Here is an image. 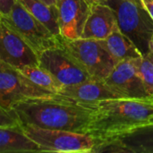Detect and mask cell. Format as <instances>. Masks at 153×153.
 I'll list each match as a JSON object with an SVG mask.
<instances>
[{"label": "cell", "mask_w": 153, "mask_h": 153, "mask_svg": "<svg viewBox=\"0 0 153 153\" xmlns=\"http://www.w3.org/2000/svg\"><path fill=\"white\" fill-rule=\"evenodd\" d=\"M90 120L83 129L96 143L153 122V96L118 98L91 107Z\"/></svg>", "instance_id": "6da1fadb"}, {"label": "cell", "mask_w": 153, "mask_h": 153, "mask_svg": "<svg viewBox=\"0 0 153 153\" xmlns=\"http://www.w3.org/2000/svg\"><path fill=\"white\" fill-rule=\"evenodd\" d=\"M13 108L22 126L32 125L78 133L83 132L92 112L91 108L59 93L24 100L13 105Z\"/></svg>", "instance_id": "7a4b0ae2"}, {"label": "cell", "mask_w": 153, "mask_h": 153, "mask_svg": "<svg viewBox=\"0 0 153 153\" xmlns=\"http://www.w3.org/2000/svg\"><path fill=\"white\" fill-rule=\"evenodd\" d=\"M114 10L117 27L130 39L143 56L152 49L153 18L141 0H103Z\"/></svg>", "instance_id": "3957f363"}, {"label": "cell", "mask_w": 153, "mask_h": 153, "mask_svg": "<svg viewBox=\"0 0 153 153\" xmlns=\"http://www.w3.org/2000/svg\"><path fill=\"white\" fill-rule=\"evenodd\" d=\"M22 130L44 152L93 153L96 146L95 139L83 133L48 129L32 125H23Z\"/></svg>", "instance_id": "277c9868"}, {"label": "cell", "mask_w": 153, "mask_h": 153, "mask_svg": "<svg viewBox=\"0 0 153 153\" xmlns=\"http://www.w3.org/2000/svg\"><path fill=\"white\" fill-rule=\"evenodd\" d=\"M61 42L93 79L105 80L117 64L100 39H62Z\"/></svg>", "instance_id": "5b68a950"}, {"label": "cell", "mask_w": 153, "mask_h": 153, "mask_svg": "<svg viewBox=\"0 0 153 153\" xmlns=\"http://www.w3.org/2000/svg\"><path fill=\"white\" fill-rule=\"evenodd\" d=\"M0 20L16 30L39 55L61 44L62 39L35 18L18 0L11 13L7 17H0Z\"/></svg>", "instance_id": "8992f818"}, {"label": "cell", "mask_w": 153, "mask_h": 153, "mask_svg": "<svg viewBox=\"0 0 153 153\" xmlns=\"http://www.w3.org/2000/svg\"><path fill=\"white\" fill-rule=\"evenodd\" d=\"M41 67L48 70L63 86L93 79L76 58L62 45L50 48L39 55Z\"/></svg>", "instance_id": "52a82bcc"}, {"label": "cell", "mask_w": 153, "mask_h": 153, "mask_svg": "<svg viewBox=\"0 0 153 153\" xmlns=\"http://www.w3.org/2000/svg\"><path fill=\"white\" fill-rule=\"evenodd\" d=\"M54 94L56 93L39 88L19 70L0 61V108H10L24 100Z\"/></svg>", "instance_id": "ba28073f"}, {"label": "cell", "mask_w": 153, "mask_h": 153, "mask_svg": "<svg viewBox=\"0 0 153 153\" xmlns=\"http://www.w3.org/2000/svg\"><path fill=\"white\" fill-rule=\"evenodd\" d=\"M0 61L21 70L39 65V54L13 28L0 20Z\"/></svg>", "instance_id": "9c48e42d"}, {"label": "cell", "mask_w": 153, "mask_h": 153, "mask_svg": "<svg viewBox=\"0 0 153 153\" xmlns=\"http://www.w3.org/2000/svg\"><path fill=\"white\" fill-rule=\"evenodd\" d=\"M153 153V122L96 143L93 153Z\"/></svg>", "instance_id": "30bf717a"}, {"label": "cell", "mask_w": 153, "mask_h": 153, "mask_svg": "<svg viewBox=\"0 0 153 153\" xmlns=\"http://www.w3.org/2000/svg\"><path fill=\"white\" fill-rule=\"evenodd\" d=\"M138 58L118 62L105 82L126 98L150 97L138 74Z\"/></svg>", "instance_id": "8fae6325"}, {"label": "cell", "mask_w": 153, "mask_h": 153, "mask_svg": "<svg viewBox=\"0 0 153 153\" xmlns=\"http://www.w3.org/2000/svg\"><path fill=\"white\" fill-rule=\"evenodd\" d=\"M61 38L76 39L82 37L91 4L86 0H56Z\"/></svg>", "instance_id": "7c38bea8"}, {"label": "cell", "mask_w": 153, "mask_h": 153, "mask_svg": "<svg viewBox=\"0 0 153 153\" xmlns=\"http://www.w3.org/2000/svg\"><path fill=\"white\" fill-rule=\"evenodd\" d=\"M59 94L65 95L88 108L104 100L126 98L108 85L105 80L97 79L64 86L59 91Z\"/></svg>", "instance_id": "4fadbf2b"}, {"label": "cell", "mask_w": 153, "mask_h": 153, "mask_svg": "<svg viewBox=\"0 0 153 153\" xmlns=\"http://www.w3.org/2000/svg\"><path fill=\"white\" fill-rule=\"evenodd\" d=\"M117 28V16L112 7L105 3H96L91 4L81 38L105 39Z\"/></svg>", "instance_id": "5bb4252c"}, {"label": "cell", "mask_w": 153, "mask_h": 153, "mask_svg": "<svg viewBox=\"0 0 153 153\" xmlns=\"http://www.w3.org/2000/svg\"><path fill=\"white\" fill-rule=\"evenodd\" d=\"M44 152L22 128H0V153Z\"/></svg>", "instance_id": "9a60e30c"}, {"label": "cell", "mask_w": 153, "mask_h": 153, "mask_svg": "<svg viewBox=\"0 0 153 153\" xmlns=\"http://www.w3.org/2000/svg\"><path fill=\"white\" fill-rule=\"evenodd\" d=\"M100 40H101L104 47L117 63L126 59L138 58L143 56L134 42L122 33L118 27L108 38Z\"/></svg>", "instance_id": "2e32d148"}, {"label": "cell", "mask_w": 153, "mask_h": 153, "mask_svg": "<svg viewBox=\"0 0 153 153\" xmlns=\"http://www.w3.org/2000/svg\"><path fill=\"white\" fill-rule=\"evenodd\" d=\"M35 18L46 25L56 36L61 38L56 4H48L42 0H18Z\"/></svg>", "instance_id": "e0dca14e"}, {"label": "cell", "mask_w": 153, "mask_h": 153, "mask_svg": "<svg viewBox=\"0 0 153 153\" xmlns=\"http://www.w3.org/2000/svg\"><path fill=\"white\" fill-rule=\"evenodd\" d=\"M19 71L33 84L40 89L51 91L53 93H59L61 89L64 87L63 84L60 83L48 70L40 65L29 66Z\"/></svg>", "instance_id": "ac0fdd59"}, {"label": "cell", "mask_w": 153, "mask_h": 153, "mask_svg": "<svg viewBox=\"0 0 153 153\" xmlns=\"http://www.w3.org/2000/svg\"><path fill=\"white\" fill-rule=\"evenodd\" d=\"M138 74L149 96H153V51L142 56L138 63Z\"/></svg>", "instance_id": "d6986e66"}, {"label": "cell", "mask_w": 153, "mask_h": 153, "mask_svg": "<svg viewBox=\"0 0 153 153\" xmlns=\"http://www.w3.org/2000/svg\"><path fill=\"white\" fill-rule=\"evenodd\" d=\"M0 128H22V124L13 108H0Z\"/></svg>", "instance_id": "ffe728a7"}, {"label": "cell", "mask_w": 153, "mask_h": 153, "mask_svg": "<svg viewBox=\"0 0 153 153\" xmlns=\"http://www.w3.org/2000/svg\"><path fill=\"white\" fill-rule=\"evenodd\" d=\"M17 0H0V17H7Z\"/></svg>", "instance_id": "44dd1931"}, {"label": "cell", "mask_w": 153, "mask_h": 153, "mask_svg": "<svg viewBox=\"0 0 153 153\" xmlns=\"http://www.w3.org/2000/svg\"><path fill=\"white\" fill-rule=\"evenodd\" d=\"M141 2L153 18V0H141Z\"/></svg>", "instance_id": "7402d4cb"}, {"label": "cell", "mask_w": 153, "mask_h": 153, "mask_svg": "<svg viewBox=\"0 0 153 153\" xmlns=\"http://www.w3.org/2000/svg\"><path fill=\"white\" fill-rule=\"evenodd\" d=\"M42 1H44L46 4H50V5L56 4V0H42Z\"/></svg>", "instance_id": "603a6c76"}, {"label": "cell", "mask_w": 153, "mask_h": 153, "mask_svg": "<svg viewBox=\"0 0 153 153\" xmlns=\"http://www.w3.org/2000/svg\"><path fill=\"white\" fill-rule=\"evenodd\" d=\"M87 3H89L90 4H96V3H100L102 2L103 0H86Z\"/></svg>", "instance_id": "cb8c5ba5"}, {"label": "cell", "mask_w": 153, "mask_h": 153, "mask_svg": "<svg viewBox=\"0 0 153 153\" xmlns=\"http://www.w3.org/2000/svg\"><path fill=\"white\" fill-rule=\"evenodd\" d=\"M151 48H152V50L153 51V36L152 39V42H151Z\"/></svg>", "instance_id": "d4e9b609"}]
</instances>
